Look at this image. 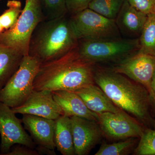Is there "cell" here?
I'll use <instances>...</instances> for the list:
<instances>
[{
    "label": "cell",
    "mask_w": 155,
    "mask_h": 155,
    "mask_svg": "<svg viewBox=\"0 0 155 155\" xmlns=\"http://www.w3.org/2000/svg\"><path fill=\"white\" fill-rule=\"evenodd\" d=\"M76 47L58 59L41 63L34 81V90L73 91L95 84L94 64L81 59Z\"/></svg>",
    "instance_id": "obj_1"
},
{
    "label": "cell",
    "mask_w": 155,
    "mask_h": 155,
    "mask_svg": "<svg viewBox=\"0 0 155 155\" xmlns=\"http://www.w3.org/2000/svg\"><path fill=\"white\" fill-rule=\"evenodd\" d=\"M94 78L95 83L118 107L142 122L150 120L152 100L144 86L112 69H94Z\"/></svg>",
    "instance_id": "obj_2"
},
{
    "label": "cell",
    "mask_w": 155,
    "mask_h": 155,
    "mask_svg": "<svg viewBox=\"0 0 155 155\" xmlns=\"http://www.w3.org/2000/svg\"><path fill=\"white\" fill-rule=\"evenodd\" d=\"M78 40L66 16L44 20L34 31L28 54L38 58L41 63L60 58L76 47Z\"/></svg>",
    "instance_id": "obj_3"
},
{
    "label": "cell",
    "mask_w": 155,
    "mask_h": 155,
    "mask_svg": "<svg viewBox=\"0 0 155 155\" xmlns=\"http://www.w3.org/2000/svg\"><path fill=\"white\" fill-rule=\"evenodd\" d=\"M137 39L118 37L78 40L76 49L84 61L94 64L125 58L139 50Z\"/></svg>",
    "instance_id": "obj_4"
},
{
    "label": "cell",
    "mask_w": 155,
    "mask_h": 155,
    "mask_svg": "<svg viewBox=\"0 0 155 155\" xmlns=\"http://www.w3.org/2000/svg\"><path fill=\"white\" fill-rule=\"evenodd\" d=\"M45 20L40 0H25L15 25L0 34V43L13 48L25 56L28 54L29 44L34 31Z\"/></svg>",
    "instance_id": "obj_5"
},
{
    "label": "cell",
    "mask_w": 155,
    "mask_h": 155,
    "mask_svg": "<svg viewBox=\"0 0 155 155\" xmlns=\"http://www.w3.org/2000/svg\"><path fill=\"white\" fill-rule=\"evenodd\" d=\"M41 62L27 54L5 85L0 89V103L11 108L22 105L33 91V83Z\"/></svg>",
    "instance_id": "obj_6"
},
{
    "label": "cell",
    "mask_w": 155,
    "mask_h": 155,
    "mask_svg": "<svg viewBox=\"0 0 155 155\" xmlns=\"http://www.w3.org/2000/svg\"><path fill=\"white\" fill-rule=\"evenodd\" d=\"M70 23L77 39L118 37L115 19H111L87 8L72 15Z\"/></svg>",
    "instance_id": "obj_7"
},
{
    "label": "cell",
    "mask_w": 155,
    "mask_h": 155,
    "mask_svg": "<svg viewBox=\"0 0 155 155\" xmlns=\"http://www.w3.org/2000/svg\"><path fill=\"white\" fill-rule=\"evenodd\" d=\"M12 108L0 103V155H5L15 144L35 149L37 145L25 131L22 119L16 116Z\"/></svg>",
    "instance_id": "obj_8"
},
{
    "label": "cell",
    "mask_w": 155,
    "mask_h": 155,
    "mask_svg": "<svg viewBox=\"0 0 155 155\" xmlns=\"http://www.w3.org/2000/svg\"><path fill=\"white\" fill-rule=\"evenodd\" d=\"M112 69L144 86L153 102L151 82L155 72V56L138 51L124 58Z\"/></svg>",
    "instance_id": "obj_9"
},
{
    "label": "cell",
    "mask_w": 155,
    "mask_h": 155,
    "mask_svg": "<svg viewBox=\"0 0 155 155\" xmlns=\"http://www.w3.org/2000/svg\"><path fill=\"white\" fill-rule=\"evenodd\" d=\"M98 123L103 135L112 140L140 137L144 129L141 124L125 112L97 114Z\"/></svg>",
    "instance_id": "obj_10"
},
{
    "label": "cell",
    "mask_w": 155,
    "mask_h": 155,
    "mask_svg": "<svg viewBox=\"0 0 155 155\" xmlns=\"http://www.w3.org/2000/svg\"><path fill=\"white\" fill-rule=\"evenodd\" d=\"M16 114L34 115L55 120L64 115L62 109L48 91H35L21 105L12 108Z\"/></svg>",
    "instance_id": "obj_11"
},
{
    "label": "cell",
    "mask_w": 155,
    "mask_h": 155,
    "mask_svg": "<svg viewBox=\"0 0 155 155\" xmlns=\"http://www.w3.org/2000/svg\"><path fill=\"white\" fill-rule=\"evenodd\" d=\"M75 155H88L101 140L102 131L96 121L77 117H70Z\"/></svg>",
    "instance_id": "obj_12"
},
{
    "label": "cell",
    "mask_w": 155,
    "mask_h": 155,
    "mask_svg": "<svg viewBox=\"0 0 155 155\" xmlns=\"http://www.w3.org/2000/svg\"><path fill=\"white\" fill-rule=\"evenodd\" d=\"M22 120L24 128L37 145L55 150V120L28 114L23 115Z\"/></svg>",
    "instance_id": "obj_13"
},
{
    "label": "cell",
    "mask_w": 155,
    "mask_h": 155,
    "mask_svg": "<svg viewBox=\"0 0 155 155\" xmlns=\"http://www.w3.org/2000/svg\"><path fill=\"white\" fill-rule=\"evenodd\" d=\"M74 91L81 97L90 110L97 114L125 112L115 105L101 87L95 84H89Z\"/></svg>",
    "instance_id": "obj_14"
},
{
    "label": "cell",
    "mask_w": 155,
    "mask_h": 155,
    "mask_svg": "<svg viewBox=\"0 0 155 155\" xmlns=\"http://www.w3.org/2000/svg\"><path fill=\"white\" fill-rule=\"evenodd\" d=\"M54 99L63 111L64 116H77L98 122V114L87 107L81 97L74 91L52 92Z\"/></svg>",
    "instance_id": "obj_15"
},
{
    "label": "cell",
    "mask_w": 155,
    "mask_h": 155,
    "mask_svg": "<svg viewBox=\"0 0 155 155\" xmlns=\"http://www.w3.org/2000/svg\"><path fill=\"white\" fill-rule=\"evenodd\" d=\"M147 17V15L134 8L125 0L115 20L119 31L133 39L141 34Z\"/></svg>",
    "instance_id": "obj_16"
},
{
    "label": "cell",
    "mask_w": 155,
    "mask_h": 155,
    "mask_svg": "<svg viewBox=\"0 0 155 155\" xmlns=\"http://www.w3.org/2000/svg\"><path fill=\"white\" fill-rule=\"evenodd\" d=\"M54 139L56 148L62 155H75L70 117L62 115L56 119Z\"/></svg>",
    "instance_id": "obj_17"
},
{
    "label": "cell",
    "mask_w": 155,
    "mask_h": 155,
    "mask_svg": "<svg viewBox=\"0 0 155 155\" xmlns=\"http://www.w3.org/2000/svg\"><path fill=\"white\" fill-rule=\"evenodd\" d=\"M24 56L19 51L0 43V89L17 71Z\"/></svg>",
    "instance_id": "obj_18"
},
{
    "label": "cell",
    "mask_w": 155,
    "mask_h": 155,
    "mask_svg": "<svg viewBox=\"0 0 155 155\" xmlns=\"http://www.w3.org/2000/svg\"><path fill=\"white\" fill-rule=\"evenodd\" d=\"M139 42L138 51L155 56V13L147 15Z\"/></svg>",
    "instance_id": "obj_19"
},
{
    "label": "cell",
    "mask_w": 155,
    "mask_h": 155,
    "mask_svg": "<svg viewBox=\"0 0 155 155\" xmlns=\"http://www.w3.org/2000/svg\"><path fill=\"white\" fill-rule=\"evenodd\" d=\"M125 0H93L88 8L111 19H116Z\"/></svg>",
    "instance_id": "obj_20"
},
{
    "label": "cell",
    "mask_w": 155,
    "mask_h": 155,
    "mask_svg": "<svg viewBox=\"0 0 155 155\" xmlns=\"http://www.w3.org/2000/svg\"><path fill=\"white\" fill-rule=\"evenodd\" d=\"M45 20H54L68 13L66 0H40Z\"/></svg>",
    "instance_id": "obj_21"
},
{
    "label": "cell",
    "mask_w": 155,
    "mask_h": 155,
    "mask_svg": "<svg viewBox=\"0 0 155 155\" xmlns=\"http://www.w3.org/2000/svg\"><path fill=\"white\" fill-rule=\"evenodd\" d=\"M8 8L0 16V29L3 33L12 28L22 12V4L18 0H9Z\"/></svg>",
    "instance_id": "obj_22"
},
{
    "label": "cell",
    "mask_w": 155,
    "mask_h": 155,
    "mask_svg": "<svg viewBox=\"0 0 155 155\" xmlns=\"http://www.w3.org/2000/svg\"><path fill=\"white\" fill-rule=\"evenodd\" d=\"M134 138L108 144L103 143L95 155H127L133 149L135 143Z\"/></svg>",
    "instance_id": "obj_23"
},
{
    "label": "cell",
    "mask_w": 155,
    "mask_h": 155,
    "mask_svg": "<svg viewBox=\"0 0 155 155\" xmlns=\"http://www.w3.org/2000/svg\"><path fill=\"white\" fill-rule=\"evenodd\" d=\"M134 155H155V129L144 130Z\"/></svg>",
    "instance_id": "obj_24"
},
{
    "label": "cell",
    "mask_w": 155,
    "mask_h": 155,
    "mask_svg": "<svg viewBox=\"0 0 155 155\" xmlns=\"http://www.w3.org/2000/svg\"><path fill=\"white\" fill-rule=\"evenodd\" d=\"M138 11L148 15L155 13V0H126Z\"/></svg>",
    "instance_id": "obj_25"
},
{
    "label": "cell",
    "mask_w": 155,
    "mask_h": 155,
    "mask_svg": "<svg viewBox=\"0 0 155 155\" xmlns=\"http://www.w3.org/2000/svg\"><path fill=\"white\" fill-rule=\"evenodd\" d=\"M93 0H66L68 13L74 15L88 8Z\"/></svg>",
    "instance_id": "obj_26"
},
{
    "label": "cell",
    "mask_w": 155,
    "mask_h": 155,
    "mask_svg": "<svg viewBox=\"0 0 155 155\" xmlns=\"http://www.w3.org/2000/svg\"><path fill=\"white\" fill-rule=\"evenodd\" d=\"M5 155H39L35 149H32L23 145H14L8 152Z\"/></svg>",
    "instance_id": "obj_27"
},
{
    "label": "cell",
    "mask_w": 155,
    "mask_h": 155,
    "mask_svg": "<svg viewBox=\"0 0 155 155\" xmlns=\"http://www.w3.org/2000/svg\"><path fill=\"white\" fill-rule=\"evenodd\" d=\"M39 155H56L54 150L51 149L47 147L41 145H37L35 148Z\"/></svg>",
    "instance_id": "obj_28"
},
{
    "label": "cell",
    "mask_w": 155,
    "mask_h": 155,
    "mask_svg": "<svg viewBox=\"0 0 155 155\" xmlns=\"http://www.w3.org/2000/svg\"><path fill=\"white\" fill-rule=\"evenodd\" d=\"M151 88L153 94V102L155 104V72L152 80Z\"/></svg>",
    "instance_id": "obj_29"
},
{
    "label": "cell",
    "mask_w": 155,
    "mask_h": 155,
    "mask_svg": "<svg viewBox=\"0 0 155 155\" xmlns=\"http://www.w3.org/2000/svg\"><path fill=\"white\" fill-rule=\"evenodd\" d=\"M153 124H154V127H155V120H154V121Z\"/></svg>",
    "instance_id": "obj_30"
}]
</instances>
